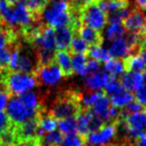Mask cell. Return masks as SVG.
Returning <instances> with one entry per match:
<instances>
[{
    "mask_svg": "<svg viewBox=\"0 0 146 146\" xmlns=\"http://www.w3.org/2000/svg\"><path fill=\"white\" fill-rule=\"evenodd\" d=\"M82 94L75 90H65L55 97L50 108L46 112L57 121L65 118L76 117L82 110Z\"/></svg>",
    "mask_w": 146,
    "mask_h": 146,
    "instance_id": "obj_1",
    "label": "cell"
},
{
    "mask_svg": "<svg viewBox=\"0 0 146 146\" xmlns=\"http://www.w3.org/2000/svg\"><path fill=\"white\" fill-rule=\"evenodd\" d=\"M42 19L48 27L59 29L63 27L78 28L80 19H74L69 11V5L66 1H54L42 10Z\"/></svg>",
    "mask_w": 146,
    "mask_h": 146,
    "instance_id": "obj_2",
    "label": "cell"
},
{
    "mask_svg": "<svg viewBox=\"0 0 146 146\" xmlns=\"http://www.w3.org/2000/svg\"><path fill=\"white\" fill-rule=\"evenodd\" d=\"M0 17L11 27H28L33 21V14L25 5V1L11 5L7 0H0Z\"/></svg>",
    "mask_w": 146,
    "mask_h": 146,
    "instance_id": "obj_3",
    "label": "cell"
},
{
    "mask_svg": "<svg viewBox=\"0 0 146 146\" xmlns=\"http://www.w3.org/2000/svg\"><path fill=\"white\" fill-rule=\"evenodd\" d=\"M81 22H83L85 26L100 32L107 24V14L96 1H92L84 5L81 10Z\"/></svg>",
    "mask_w": 146,
    "mask_h": 146,
    "instance_id": "obj_4",
    "label": "cell"
},
{
    "mask_svg": "<svg viewBox=\"0 0 146 146\" xmlns=\"http://www.w3.org/2000/svg\"><path fill=\"white\" fill-rule=\"evenodd\" d=\"M37 64L34 63L31 55L26 50H23L20 46H15L11 52L10 63L8 70L12 72L33 73L36 69Z\"/></svg>",
    "mask_w": 146,
    "mask_h": 146,
    "instance_id": "obj_5",
    "label": "cell"
},
{
    "mask_svg": "<svg viewBox=\"0 0 146 146\" xmlns=\"http://www.w3.org/2000/svg\"><path fill=\"white\" fill-rule=\"evenodd\" d=\"M6 112L7 116L9 117L13 125H20L36 115L34 111L28 109L21 102L18 96L14 95L9 98V101L6 105Z\"/></svg>",
    "mask_w": 146,
    "mask_h": 146,
    "instance_id": "obj_6",
    "label": "cell"
},
{
    "mask_svg": "<svg viewBox=\"0 0 146 146\" xmlns=\"http://www.w3.org/2000/svg\"><path fill=\"white\" fill-rule=\"evenodd\" d=\"M33 74L36 77L38 84L41 83L46 86H50V87L58 84L64 77L62 71L55 63V61L50 64L37 66Z\"/></svg>",
    "mask_w": 146,
    "mask_h": 146,
    "instance_id": "obj_7",
    "label": "cell"
},
{
    "mask_svg": "<svg viewBox=\"0 0 146 146\" xmlns=\"http://www.w3.org/2000/svg\"><path fill=\"white\" fill-rule=\"evenodd\" d=\"M119 122L105 124L99 130L88 134L85 137L86 143L93 146H105L113 139L117 134Z\"/></svg>",
    "mask_w": 146,
    "mask_h": 146,
    "instance_id": "obj_8",
    "label": "cell"
},
{
    "mask_svg": "<svg viewBox=\"0 0 146 146\" xmlns=\"http://www.w3.org/2000/svg\"><path fill=\"white\" fill-rule=\"evenodd\" d=\"M125 30L130 33H140L146 26V16L143 11L133 8L127 17L122 21Z\"/></svg>",
    "mask_w": 146,
    "mask_h": 146,
    "instance_id": "obj_9",
    "label": "cell"
},
{
    "mask_svg": "<svg viewBox=\"0 0 146 146\" xmlns=\"http://www.w3.org/2000/svg\"><path fill=\"white\" fill-rule=\"evenodd\" d=\"M107 50L110 57L114 59L121 58V57L125 58L131 53V48H130L125 37H120V38L111 41Z\"/></svg>",
    "mask_w": 146,
    "mask_h": 146,
    "instance_id": "obj_10",
    "label": "cell"
},
{
    "mask_svg": "<svg viewBox=\"0 0 146 146\" xmlns=\"http://www.w3.org/2000/svg\"><path fill=\"white\" fill-rule=\"evenodd\" d=\"M121 85L130 91H137L143 86V74L141 72H126L119 79Z\"/></svg>",
    "mask_w": 146,
    "mask_h": 146,
    "instance_id": "obj_11",
    "label": "cell"
},
{
    "mask_svg": "<svg viewBox=\"0 0 146 146\" xmlns=\"http://www.w3.org/2000/svg\"><path fill=\"white\" fill-rule=\"evenodd\" d=\"M78 35L88 45L91 46H101L103 43V37L101 33L85 25H80L78 27Z\"/></svg>",
    "mask_w": 146,
    "mask_h": 146,
    "instance_id": "obj_12",
    "label": "cell"
},
{
    "mask_svg": "<svg viewBox=\"0 0 146 146\" xmlns=\"http://www.w3.org/2000/svg\"><path fill=\"white\" fill-rule=\"evenodd\" d=\"M18 98L21 100L23 104L26 106L28 109L34 111L35 113H38L41 110L46 109L44 106V103L42 101V98L36 93V92L33 91H28L24 94H21L18 96Z\"/></svg>",
    "mask_w": 146,
    "mask_h": 146,
    "instance_id": "obj_13",
    "label": "cell"
},
{
    "mask_svg": "<svg viewBox=\"0 0 146 146\" xmlns=\"http://www.w3.org/2000/svg\"><path fill=\"white\" fill-rule=\"evenodd\" d=\"M73 38V28L63 27L55 31V48L58 51L67 50Z\"/></svg>",
    "mask_w": 146,
    "mask_h": 146,
    "instance_id": "obj_14",
    "label": "cell"
},
{
    "mask_svg": "<svg viewBox=\"0 0 146 146\" xmlns=\"http://www.w3.org/2000/svg\"><path fill=\"white\" fill-rule=\"evenodd\" d=\"M108 78L109 74L106 71H97L95 73L88 74V76L85 78V84L89 90L97 91L105 86Z\"/></svg>",
    "mask_w": 146,
    "mask_h": 146,
    "instance_id": "obj_15",
    "label": "cell"
},
{
    "mask_svg": "<svg viewBox=\"0 0 146 146\" xmlns=\"http://www.w3.org/2000/svg\"><path fill=\"white\" fill-rule=\"evenodd\" d=\"M93 112L91 109L82 108L80 113L76 116V123H77V132L78 135L85 138L89 134V124L93 117Z\"/></svg>",
    "mask_w": 146,
    "mask_h": 146,
    "instance_id": "obj_16",
    "label": "cell"
},
{
    "mask_svg": "<svg viewBox=\"0 0 146 146\" xmlns=\"http://www.w3.org/2000/svg\"><path fill=\"white\" fill-rule=\"evenodd\" d=\"M124 71L126 72H141L146 70V62L140 54H129L123 59Z\"/></svg>",
    "mask_w": 146,
    "mask_h": 146,
    "instance_id": "obj_17",
    "label": "cell"
},
{
    "mask_svg": "<svg viewBox=\"0 0 146 146\" xmlns=\"http://www.w3.org/2000/svg\"><path fill=\"white\" fill-rule=\"evenodd\" d=\"M54 61L61 69L64 77H70L74 73L72 69V63H71V55L66 50L55 52Z\"/></svg>",
    "mask_w": 146,
    "mask_h": 146,
    "instance_id": "obj_18",
    "label": "cell"
},
{
    "mask_svg": "<svg viewBox=\"0 0 146 146\" xmlns=\"http://www.w3.org/2000/svg\"><path fill=\"white\" fill-rule=\"evenodd\" d=\"M110 106H111L110 99L107 97V94L104 92L90 109L93 112L94 115L101 118L104 122H108V113H109Z\"/></svg>",
    "mask_w": 146,
    "mask_h": 146,
    "instance_id": "obj_19",
    "label": "cell"
},
{
    "mask_svg": "<svg viewBox=\"0 0 146 146\" xmlns=\"http://www.w3.org/2000/svg\"><path fill=\"white\" fill-rule=\"evenodd\" d=\"M135 98H134L133 94L129 90L122 87L119 91H117L113 95H111L110 103L116 108H122V107H125L126 105H128Z\"/></svg>",
    "mask_w": 146,
    "mask_h": 146,
    "instance_id": "obj_20",
    "label": "cell"
},
{
    "mask_svg": "<svg viewBox=\"0 0 146 146\" xmlns=\"http://www.w3.org/2000/svg\"><path fill=\"white\" fill-rule=\"evenodd\" d=\"M59 131L62 133V135L70 136L77 135V123H76L75 117L65 118V119L59 120L58 122Z\"/></svg>",
    "mask_w": 146,
    "mask_h": 146,
    "instance_id": "obj_21",
    "label": "cell"
},
{
    "mask_svg": "<svg viewBox=\"0 0 146 146\" xmlns=\"http://www.w3.org/2000/svg\"><path fill=\"white\" fill-rule=\"evenodd\" d=\"M63 135L60 131L54 130L52 132L45 133L40 138L41 146H61L63 141Z\"/></svg>",
    "mask_w": 146,
    "mask_h": 146,
    "instance_id": "obj_22",
    "label": "cell"
},
{
    "mask_svg": "<svg viewBox=\"0 0 146 146\" xmlns=\"http://www.w3.org/2000/svg\"><path fill=\"white\" fill-rule=\"evenodd\" d=\"M125 34V29L122 22H111L108 24L105 30V37L108 40H115L120 37H123Z\"/></svg>",
    "mask_w": 146,
    "mask_h": 146,
    "instance_id": "obj_23",
    "label": "cell"
},
{
    "mask_svg": "<svg viewBox=\"0 0 146 146\" xmlns=\"http://www.w3.org/2000/svg\"><path fill=\"white\" fill-rule=\"evenodd\" d=\"M71 63H72L73 72L77 73L81 76L86 75V59L85 54H70Z\"/></svg>",
    "mask_w": 146,
    "mask_h": 146,
    "instance_id": "obj_24",
    "label": "cell"
},
{
    "mask_svg": "<svg viewBox=\"0 0 146 146\" xmlns=\"http://www.w3.org/2000/svg\"><path fill=\"white\" fill-rule=\"evenodd\" d=\"M89 50V45L79 36H73L72 41L69 46L70 54H87Z\"/></svg>",
    "mask_w": 146,
    "mask_h": 146,
    "instance_id": "obj_25",
    "label": "cell"
},
{
    "mask_svg": "<svg viewBox=\"0 0 146 146\" xmlns=\"http://www.w3.org/2000/svg\"><path fill=\"white\" fill-rule=\"evenodd\" d=\"M104 69L110 75L117 76L124 71L123 61L119 60V59L110 58L109 60L104 63Z\"/></svg>",
    "mask_w": 146,
    "mask_h": 146,
    "instance_id": "obj_26",
    "label": "cell"
},
{
    "mask_svg": "<svg viewBox=\"0 0 146 146\" xmlns=\"http://www.w3.org/2000/svg\"><path fill=\"white\" fill-rule=\"evenodd\" d=\"M87 55L90 58L104 63L111 58L107 49L103 48L102 46H91V48H89V50H88Z\"/></svg>",
    "mask_w": 146,
    "mask_h": 146,
    "instance_id": "obj_27",
    "label": "cell"
},
{
    "mask_svg": "<svg viewBox=\"0 0 146 146\" xmlns=\"http://www.w3.org/2000/svg\"><path fill=\"white\" fill-rule=\"evenodd\" d=\"M14 42H16V33L10 29L0 27V49L7 48Z\"/></svg>",
    "mask_w": 146,
    "mask_h": 146,
    "instance_id": "obj_28",
    "label": "cell"
},
{
    "mask_svg": "<svg viewBox=\"0 0 146 146\" xmlns=\"http://www.w3.org/2000/svg\"><path fill=\"white\" fill-rule=\"evenodd\" d=\"M24 1L25 5L32 14H38L42 12V10L47 5V0H24Z\"/></svg>",
    "mask_w": 146,
    "mask_h": 146,
    "instance_id": "obj_29",
    "label": "cell"
},
{
    "mask_svg": "<svg viewBox=\"0 0 146 146\" xmlns=\"http://www.w3.org/2000/svg\"><path fill=\"white\" fill-rule=\"evenodd\" d=\"M86 144V140L80 135H70L65 136L63 138L62 146H84Z\"/></svg>",
    "mask_w": 146,
    "mask_h": 146,
    "instance_id": "obj_30",
    "label": "cell"
},
{
    "mask_svg": "<svg viewBox=\"0 0 146 146\" xmlns=\"http://www.w3.org/2000/svg\"><path fill=\"white\" fill-rule=\"evenodd\" d=\"M12 122L4 111H0V136L7 132L12 127Z\"/></svg>",
    "mask_w": 146,
    "mask_h": 146,
    "instance_id": "obj_31",
    "label": "cell"
},
{
    "mask_svg": "<svg viewBox=\"0 0 146 146\" xmlns=\"http://www.w3.org/2000/svg\"><path fill=\"white\" fill-rule=\"evenodd\" d=\"M11 52L7 48L0 49V69L8 68V65L10 63Z\"/></svg>",
    "mask_w": 146,
    "mask_h": 146,
    "instance_id": "obj_32",
    "label": "cell"
},
{
    "mask_svg": "<svg viewBox=\"0 0 146 146\" xmlns=\"http://www.w3.org/2000/svg\"><path fill=\"white\" fill-rule=\"evenodd\" d=\"M10 95L11 94L8 92V90L3 85L0 84V111H3L6 108V105L8 103Z\"/></svg>",
    "mask_w": 146,
    "mask_h": 146,
    "instance_id": "obj_33",
    "label": "cell"
},
{
    "mask_svg": "<svg viewBox=\"0 0 146 146\" xmlns=\"http://www.w3.org/2000/svg\"><path fill=\"white\" fill-rule=\"evenodd\" d=\"M145 109H146V108L144 107L141 103H139L137 100L134 99L133 101L130 102L128 105L125 106V109H124V111H125L126 113H135V112L143 111V110H145Z\"/></svg>",
    "mask_w": 146,
    "mask_h": 146,
    "instance_id": "obj_34",
    "label": "cell"
},
{
    "mask_svg": "<svg viewBox=\"0 0 146 146\" xmlns=\"http://www.w3.org/2000/svg\"><path fill=\"white\" fill-rule=\"evenodd\" d=\"M100 70V62L95 59H89L86 63V74L95 73Z\"/></svg>",
    "mask_w": 146,
    "mask_h": 146,
    "instance_id": "obj_35",
    "label": "cell"
},
{
    "mask_svg": "<svg viewBox=\"0 0 146 146\" xmlns=\"http://www.w3.org/2000/svg\"><path fill=\"white\" fill-rule=\"evenodd\" d=\"M135 99L146 108V86H141L135 91Z\"/></svg>",
    "mask_w": 146,
    "mask_h": 146,
    "instance_id": "obj_36",
    "label": "cell"
},
{
    "mask_svg": "<svg viewBox=\"0 0 146 146\" xmlns=\"http://www.w3.org/2000/svg\"><path fill=\"white\" fill-rule=\"evenodd\" d=\"M136 146H146V134L143 133L139 135L135 140Z\"/></svg>",
    "mask_w": 146,
    "mask_h": 146,
    "instance_id": "obj_37",
    "label": "cell"
},
{
    "mask_svg": "<svg viewBox=\"0 0 146 146\" xmlns=\"http://www.w3.org/2000/svg\"><path fill=\"white\" fill-rule=\"evenodd\" d=\"M136 8L141 11L146 10V0H135Z\"/></svg>",
    "mask_w": 146,
    "mask_h": 146,
    "instance_id": "obj_38",
    "label": "cell"
},
{
    "mask_svg": "<svg viewBox=\"0 0 146 146\" xmlns=\"http://www.w3.org/2000/svg\"><path fill=\"white\" fill-rule=\"evenodd\" d=\"M74 4H76V5H81V4H87V3H89V0H71Z\"/></svg>",
    "mask_w": 146,
    "mask_h": 146,
    "instance_id": "obj_39",
    "label": "cell"
},
{
    "mask_svg": "<svg viewBox=\"0 0 146 146\" xmlns=\"http://www.w3.org/2000/svg\"><path fill=\"white\" fill-rule=\"evenodd\" d=\"M139 54H140V56L144 59V61L146 62V47H140Z\"/></svg>",
    "mask_w": 146,
    "mask_h": 146,
    "instance_id": "obj_40",
    "label": "cell"
},
{
    "mask_svg": "<svg viewBox=\"0 0 146 146\" xmlns=\"http://www.w3.org/2000/svg\"><path fill=\"white\" fill-rule=\"evenodd\" d=\"M7 1H8L11 5H15V4H17V3L21 2V1H24V0H7Z\"/></svg>",
    "mask_w": 146,
    "mask_h": 146,
    "instance_id": "obj_41",
    "label": "cell"
},
{
    "mask_svg": "<svg viewBox=\"0 0 146 146\" xmlns=\"http://www.w3.org/2000/svg\"><path fill=\"white\" fill-rule=\"evenodd\" d=\"M144 74H143V79H144V81H145V84H146V70L144 71Z\"/></svg>",
    "mask_w": 146,
    "mask_h": 146,
    "instance_id": "obj_42",
    "label": "cell"
},
{
    "mask_svg": "<svg viewBox=\"0 0 146 146\" xmlns=\"http://www.w3.org/2000/svg\"><path fill=\"white\" fill-rule=\"evenodd\" d=\"M92 1H97V0H89V2H92Z\"/></svg>",
    "mask_w": 146,
    "mask_h": 146,
    "instance_id": "obj_43",
    "label": "cell"
},
{
    "mask_svg": "<svg viewBox=\"0 0 146 146\" xmlns=\"http://www.w3.org/2000/svg\"><path fill=\"white\" fill-rule=\"evenodd\" d=\"M54 1H64V0H54Z\"/></svg>",
    "mask_w": 146,
    "mask_h": 146,
    "instance_id": "obj_44",
    "label": "cell"
},
{
    "mask_svg": "<svg viewBox=\"0 0 146 146\" xmlns=\"http://www.w3.org/2000/svg\"><path fill=\"white\" fill-rule=\"evenodd\" d=\"M85 146H91V145H85Z\"/></svg>",
    "mask_w": 146,
    "mask_h": 146,
    "instance_id": "obj_45",
    "label": "cell"
},
{
    "mask_svg": "<svg viewBox=\"0 0 146 146\" xmlns=\"http://www.w3.org/2000/svg\"><path fill=\"white\" fill-rule=\"evenodd\" d=\"M39 146H41V145H39Z\"/></svg>",
    "mask_w": 146,
    "mask_h": 146,
    "instance_id": "obj_46",
    "label": "cell"
}]
</instances>
